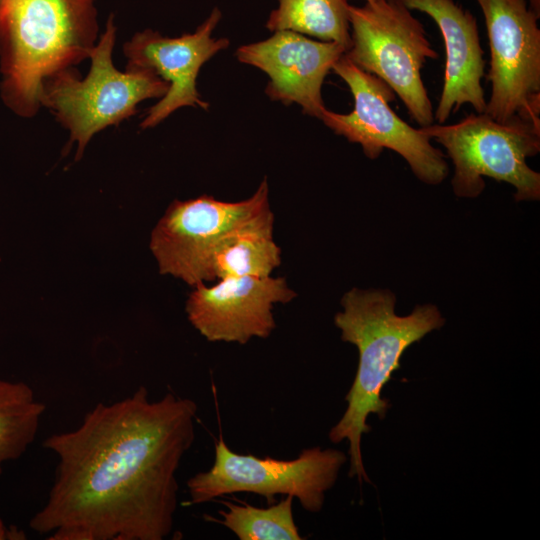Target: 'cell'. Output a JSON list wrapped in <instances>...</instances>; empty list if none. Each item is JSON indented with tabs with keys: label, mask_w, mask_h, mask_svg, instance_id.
<instances>
[{
	"label": "cell",
	"mask_w": 540,
	"mask_h": 540,
	"mask_svg": "<svg viewBox=\"0 0 540 540\" xmlns=\"http://www.w3.org/2000/svg\"><path fill=\"white\" fill-rule=\"evenodd\" d=\"M296 293L282 277H231L194 286L186 303L192 326L210 342L246 344L276 327L273 308Z\"/></svg>",
	"instance_id": "cell-11"
},
{
	"label": "cell",
	"mask_w": 540,
	"mask_h": 540,
	"mask_svg": "<svg viewBox=\"0 0 540 540\" xmlns=\"http://www.w3.org/2000/svg\"><path fill=\"white\" fill-rule=\"evenodd\" d=\"M346 51L335 42L279 30L266 40L239 47L236 57L268 75L265 92L272 100L296 103L305 114L320 119L326 110L321 95L324 79Z\"/></svg>",
	"instance_id": "cell-13"
},
{
	"label": "cell",
	"mask_w": 540,
	"mask_h": 540,
	"mask_svg": "<svg viewBox=\"0 0 540 540\" xmlns=\"http://www.w3.org/2000/svg\"><path fill=\"white\" fill-rule=\"evenodd\" d=\"M366 2H373V1H376V0H365Z\"/></svg>",
	"instance_id": "cell-22"
},
{
	"label": "cell",
	"mask_w": 540,
	"mask_h": 540,
	"mask_svg": "<svg viewBox=\"0 0 540 540\" xmlns=\"http://www.w3.org/2000/svg\"><path fill=\"white\" fill-rule=\"evenodd\" d=\"M420 128L440 143L452 160L456 196H479L487 176L512 185L516 201L539 200L540 174L526 160L540 151V119L516 115L499 122L486 113H472L455 124Z\"/></svg>",
	"instance_id": "cell-5"
},
{
	"label": "cell",
	"mask_w": 540,
	"mask_h": 540,
	"mask_svg": "<svg viewBox=\"0 0 540 540\" xmlns=\"http://www.w3.org/2000/svg\"><path fill=\"white\" fill-rule=\"evenodd\" d=\"M351 46L347 58L385 82L420 126L434 124L420 70L436 59L424 26L401 0H376L349 9Z\"/></svg>",
	"instance_id": "cell-6"
},
{
	"label": "cell",
	"mask_w": 540,
	"mask_h": 540,
	"mask_svg": "<svg viewBox=\"0 0 540 540\" xmlns=\"http://www.w3.org/2000/svg\"><path fill=\"white\" fill-rule=\"evenodd\" d=\"M221 16L220 10L215 8L194 33L171 38L145 29L124 44L127 68L150 69L169 84L167 93L148 110L141 128L158 125L184 106L208 109L209 104L197 90L196 80L202 65L229 46L227 38L212 37Z\"/></svg>",
	"instance_id": "cell-12"
},
{
	"label": "cell",
	"mask_w": 540,
	"mask_h": 540,
	"mask_svg": "<svg viewBox=\"0 0 540 540\" xmlns=\"http://www.w3.org/2000/svg\"><path fill=\"white\" fill-rule=\"evenodd\" d=\"M348 0H278L266 27L288 30L325 42L351 46ZM346 51V52H347Z\"/></svg>",
	"instance_id": "cell-16"
},
{
	"label": "cell",
	"mask_w": 540,
	"mask_h": 540,
	"mask_svg": "<svg viewBox=\"0 0 540 540\" xmlns=\"http://www.w3.org/2000/svg\"><path fill=\"white\" fill-rule=\"evenodd\" d=\"M332 69L349 87L354 109L348 114L326 109L320 120L334 133L360 144L369 159L390 149L406 160L420 181L440 184L449 173L444 154L432 146L421 128L410 126L392 110L389 103L395 99L393 90L380 78L354 65L345 54Z\"/></svg>",
	"instance_id": "cell-9"
},
{
	"label": "cell",
	"mask_w": 540,
	"mask_h": 540,
	"mask_svg": "<svg viewBox=\"0 0 540 540\" xmlns=\"http://www.w3.org/2000/svg\"><path fill=\"white\" fill-rule=\"evenodd\" d=\"M7 529L3 520L0 518V540L7 539Z\"/></svg>",
	"instance_id": "cell-21"
},
{
	"label": "cell",
	"mask_w": 540,
	"mask_h": 540,
	"mask_svg": "<svg viewBox=\"0 0 540 540\" xmlns=\"http://www.w3.org/2000/svg\"><path fill=\"white\" fill-rule=\"evenodd\" d=\"M25 534L17 527H10L7 529V539H25Z\"/></svg>",
	"instance_id": "cell-19"
},
{
	"label": "cell",
	"mask_w": 540,
	"mask_h": 540,
	"mask_svg": "<svg viewBox=\"0 0 540 540\" xmlns=\"http://www.w3.org/2000/svg\"><path fill=\"white\" fill-rule=\"evenodd\" d=\"M270 222L274 215L264 179L251 197L237 202L208 195L173 201L152 231L150 249L160 273L194 287L211 282L210 259L226 237Z\"/></svg>",
	"instance_id": "cell-8"
},
{
	"label": "cell",
	"mask_w": 540,
	"mask_h": 540,
	"mask_svg": "<svg viewBox=\"0 0 540 540\" xmlns=\"http://www.w3.org/2000/svg\"><path fill=\"white\" fill-rule=\"evenodd\" d=\"M197 404L139 387L98 403L43 447L57 458L43 507L30 520L49 540H162L177 508L176 472L195 440Z\"/></svg>",
	"instance_id": "cell-1"
},
{
	"label": "cell",
	"mask_w": 540,
	"mask_h": 540,
	"mask_svg": "<svg viewBox=\"0 0 540 540\" xmlns=\"http://www.w3.org/2000/svg\"><path fill=\"white\" fill-rule=\"evenodd\" d=\"M44 411L28 384L0 379V475L34 441Z\"/></svg>",
	"instance_id": "cell-17"
},
{
	"label": "cell",
	"mask_w": 540,
	"mask_h": 540,
	"mask_svg": "<svg viewBox=\"0 0 540 540\" xmlns=\"http://www.w3.org/2000/svg\"><path fill=\"white\" fill-rule=\"evenodd\" d=\"M347 456L340 450L306 448L292 460L260 458L232 451L220 434L212 467L187 480L190 503L197 505L237 493H254L273 504L276 495L297 498L308 512L322 509L325 493L338 477Z\"/></svg>",
	"instance_id": "cell-7"
},
{
	"label": "cell",
	"mask_w": 540,
	"mask_h": 540,
	"mask_svg": "<svg viewBox=\"0 0 540 540\" xmlns=\"http://www.w3.org/2000/svg\"><path fill=\"white\" fill-rule=\"evenodd\" d=\"M116 32L111 14L98 44L90 52V70L84 79L72 67L42 83L41 106L48 108L69 130L68 147L77 142V160L96 133L133 116L140 102L162 98L169 89V84L150 69L126 67L125 72H120L114 67Z\"/></svg>",
	"instance_id": "cell-4"
},
{
	"label": "cell",
	"mask_w": 540,
	"mask_h": 540,
	"mask_svg": "<svg viewBox=\"0 0 540 540\" xmlns=\"http://www.w3.org/2000/svg\"><path fill=\"white\" fill-rule=\"evenodd\" d=\"M490 46L491 96L485 112L499 122L540 119L539 16L527 0H476Z\"/></svg>",
	"instance_id": "cell-10"
},
{
	"label": "cell",
	"mask_w": 540,
	"mask_h": 540,
	"mask_svg": "<svg viewBox=\"0 0 540 540\" xmlns=\"http://www.w3.org/2000/svg\"><path fill=\"white\" fill-rule=\"evenodd\" d=\"M273 225L274 222L251 226L226 237L211 256V281L271 276L281 263V250L273 239Z\"/></svg>",
	"instance_id": "cell-15"
},
{
	"label": "cell",
	"mask_w": 540,
	"mask_h": 540,
	"mask_svg": "<svg viewBox=\"0 0 540 540\" xmlns=\"http://www.w3.org/2000/svg\"><path fill=\"white\" fill-rule=\"evenodd\" d=\"M96 0H0V92L34 116L44 79L89 58L98 36Z\"/></svg>",
	"instance_id": "cell-3"
},
{
	"label": "cell",
	"mask_w": 540,
	"mask_h": 540,
	"mask_svg": "<svg viewBox=\"0 0 540 540\" xmlns=\"http://www.w3.org/2000/svg\"><path fill=\"white\" fill-rule=\"evenodd\" d=\"M401 1L408 9L430 16L444 40V83L434 119L444 124L451 112L458 111L463 104H470L476 113H484L487 102L481 79L485 60L474 15L454 0Z\"/></svg>",
	"instance_id": "cell-14"
},
{
	"label": "cell",
	"mask_w": 540,
	"mask_h": 540,
	"mask_svg": "<svg viewBox=\"0 0 540 540\" xmlns=\"http://www.w3.org/2000/svg\"><path fill=\"white\" fill-rule=\"evenodd\" d=\"M396 297L389 290L353 288L341 299L342 311L334 317L344 342L355 345L359 361L354 381L345 397L347 408L329 432L333 443L349 442V477L370 482L365 471L362 435L369 433L370 414L380 419L390 407L381 396L394 371L400 368L405 350L426 334L440 329L445 319L433 304L418 305L407 316L395 313Z\"/></svg>",
	"instance_id": "cell-2"
},
{
	"label": "cell",
	"mask_w": 540,
	"mask_h": 540,
	"mask_svg": "<svg viewBox=\"0 0 540 540\" xmlns=\"http://www.w3.org/2000/svg\"><path fill=\"white\" fill-rule=\"evenodd\" d=\"M293 499L287 495L267 508L221 501L226 507L218 511L221 518L205 516V519L221 524L240 540H301L293 516Z\"/></svg>",
	"instance_id": "cell-18"
},
{
	"label": "cell",
	"mask_w": 540,
	"mask_h": 540,
	"mask_svg": "<svg viewBox=\"0 0 540 540\" xmlns=\"http://www.w3.org/2000/svg\"><path fill=\"white\" fill-rule=\"evenodd\" d=\"M533 11L540 15V0H527Z\"/></svg>",
	"instance_id": "cell-20"
}]
</instances>
